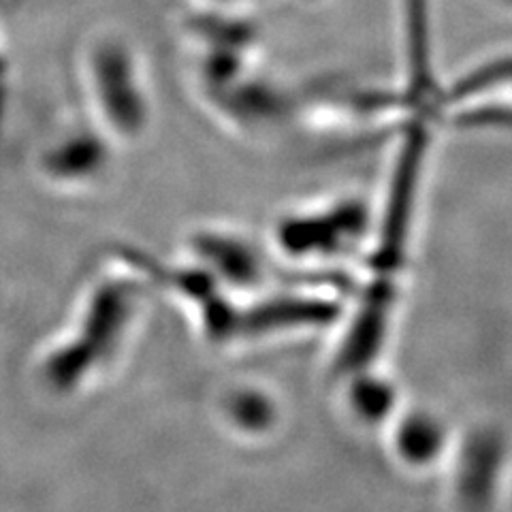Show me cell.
Wrapping results in <instances>:
<instances>
[{
  "instance_id": "obj_2",
  "label": "cell",
  "mask_w": 512,
  "mask_h": 512,
  "mask_svg": "<svg viewBox=\"0 0 512 512\" xmlns=\"http://www.w3.org/2000/svg\"><path fill=\"white\" fill-rule=\"evenodd\" d=\"M88 82L96 107L107 124L122 135L139 133L148 120V107L131 54L118 41H99L88 58Z\"/></svg>"
},
{
  "instance_id": "obj_7",
  "label": "cell",
  "mask_w": 512,
  "mask_h": 512,
  "mask_svg": "<svg viewBox=\"0 0 512 512\" xmlns=\"http://www.w3.org/2000/svg\"><path fill=\"white\" fill-rule=\"evenodd\" d=\"M393 389L378 376H357L350 389L352 412L363 416L365 421H380L395 408Z\"/></svg>"
},
{
  "instance_id": "obj_6",
  "label": "cell",
  "mask_w": 512,
  "mask_h": 512,
  "mask_svg": "<svg viewBox=\"0 0 512 512\" xmlns=\"http://www.w3.org/2000/svg\"><path fill=\"white\" fill-rule=\"evenodd\" d=\"M224 408H227L229 423L246 434H263L271 429L276 419L274 399L256 389L233 391L224 402Z\"/></svg>"
},
{
  "instance_id": "obj_3",
  "label": "cell",
  "mask_w": 512,
  "mask_h": 512,
  "mask_svg": "<svg viewBox=\"0 0 512 512\" xmlns=\"http://www.w3.org/2000/svg\"><path fill=\"white\" fill-rule=\"evenodd\" d=\"M448 444L446 429L436 414L410 410L393 427L395 457L408 468H427L436 463Z\"/></svg>"
},
{
  "instance_id": "obj_4",
  "label": "cell",
  "mask_w": 512,
  "mask_h": 512,
  "mask_svg": "<svg viewBox=\"0 0 512 512\" xmlns=\"http://www.w3.org/2000/svg\"><path fill=\"white\" fill-rule=\"evenodd\" d=\"M197 250L229 284L248 286L261 276L259 254L242 235L229 231L203 233L197 237Z\"/></svg>"
},
{
  "instance_id": "obj_5",
  "label": "cell",
  "mask_w": 512,
  "mask_h": 512,
  "mask_svg": "<svg viewBox=\"0 0 512 512\" xmlns=\"http://www.w3.org/2000/svg\"><path fill=\"white\" fill-rule=\"evenodd\" d=\"M109 150L105 141L90 131H77L64 137L60 143L45 154V171L58 180H88L101 173L107 165Z\"/></svg>"
},
{
  "instance_id": "obj_1",
  "label": "cell",
  "mask_w": 512,
  "mask_h": 512,
  "mask_svg": "<svg viewBox=\"0 0 512 512\" xmlns=\"http://www.w3.org/2000/svg\"><path fill=\"white\" fill-rule=\"evenodd\" d=\"M135 295V288L126 282H109L96 291L82 329L45 365V380L56 391L73 389L96 365L114 355L135 312Z\"/></svg>"
}]
</instances>
